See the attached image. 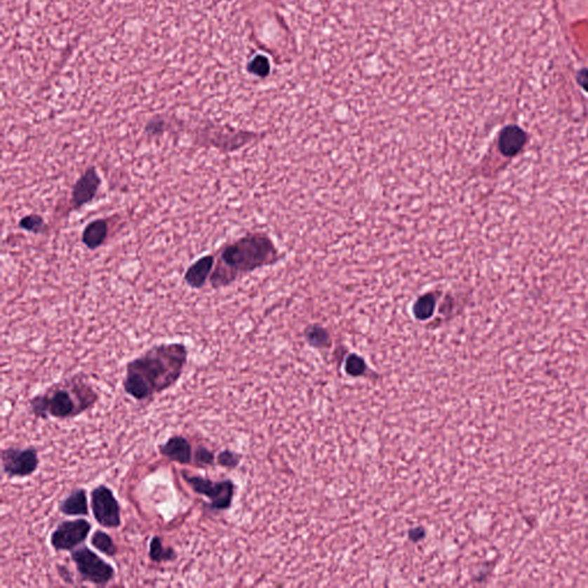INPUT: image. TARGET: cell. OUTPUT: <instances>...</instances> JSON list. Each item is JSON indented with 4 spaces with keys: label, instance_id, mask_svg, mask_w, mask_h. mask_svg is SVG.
<instances>
[{
    "label": "cell",
    "instance_id": "30bf717a",
    "mask_svg": "<svg viewBox=\"0 0 588 588\" xmlns=\"http://www.w3.org/2000/svg\"><path fill=\"white\" fill-rule=\"evenodd\" d=\"M159 452L169 461L187 465L193 462V449L190 441L183 436H173L159 446Z\"/></svg>",
    "mask_w": 588,
    "mask_h": 588
},
{
    "label": "cell",
    "instance_id": "277c9868",
    "mask_svg": "<svg viewBox=\"0 0 588 588\" xmlns=\"http://www.w3.org/2000/svg\"><path fill=\"white\" fill-rule=\"evenodd\" d=\"M183 479L196 494L209 500V509L213 512H225L230 509L234 502L236 486L230 479L212 481L199 474L182 472Z\"/></svg>",
    "mask_w": 588,
    "mask_h": 588
},
{
    "label": "cell",
    "instance_id": "2e32d148",
    "mask_svg": "<svg viewBox=\"0 0 588 588\" xmlns=\"http://www.w3.org/2000/svg\"><path fill=\"white\" fill-rule=\"evenodd\" d=\"M91 544L95 550H98L108 557L116 556L119 553V547L113 540V537L102 530H95L91 537Z\"/></svg>",
    "mask_w": 588,
    "mask_h": 588
},
{
    "label": "cell",
    "instance_id": "e0dca14e",
    "mask_svg": "<svg viewBox=\"0 0 588 588\" xmlns=\"http://www.w3.org/2000/svg\"><path fill=\"white\" fill-rule=\"evenodd\" d=\"M434 309H436V297L434 294L429 293L420 298L415 302L413 312L417 320L427 321L434 315Z\"/></svg>",
    "mask_w": 588,
    "mask_h": 588
},
{
    "label": "cell",
    "instance_id": "8992f818",
    "mask_svg": "<svg viewBox=\"0 0 588 588\" xmlns=\"http://www.w3.org/2000/svg\"><path fill=\"white\" fill-rule=\"evenodd\" d=\"M90 505L95 522L102 528H117L122 525L120 503L109 487L104 484L95 486L91 490Z\"/></svg>",
    "mask_w": 588,
    "mask_h": 588
},
{
    "label": "cell",
    "instance_id": "6da1fadb",
    "mask_svg": "<svg viewBox=\"0 0 588 588\" xmlns=\"http://www.w3.org/2000/svg\"><path fill=\"white\" fill-rule=\"evenodd\" d=\"M189 351L183 342L152 346L126 366L123 389L136 401H146L174 387L187 367Z\"/></svg>",
    "mask_w": 588,
    "mask_h": 588
},
{
    "label": "cell",
    "instance_id": "d4e9b609",
    "mask_svg": "<svg viewBox=\"0 0 588 588\" xmlns=\"http://www.w3.org/2000/svg\"><path fill=\"white\" fill-rule=\"evenodd\" d=\"M58 573L60 575V578L64 580L65 582L67 584H74L73 577H72V573H70L69 570L67 566H58Z\"/></svg>",
    "mask_w": 588,
    "mask_h": 588
},
{
    "label": "cell",
    "instance_id": "5b68a950",
    "mask_svg": "<svg viewBox=\"0 0 588 588\" xmlns=\"http://www.w3.org/2000/svg\"><path fill=\"white\" fill-rule=\"evenodd\" d=\"M70 559L76 566L77 573L82 582L95 586H106L116 575L114 566L102 560L98 554L84 544L72 550Z\"/></svg>",
    "mask_w": 588,
    "mask_h": 588
},
{
    "label": "cell",
    "instance_id": "ac0fdd59",
    "mask_svg": "<svg viewBox=\"0 0 588 588\" xmlns=\"http://www.w3.org/2000/svg\"><path fill=\"white\" fill-rule=\"evenodd\" d=\"M19 228L32 234H43L46 230V223L39 214H29L20 220Z\"/></svg>",
    "mask_w": 588,
    "mask_h": 588
},
{
    "label": "cell",
    "instance_id": "7c38bea8",
    "mask_svg": "<svg viewBox=\"0 0 588 588\" xmlns=\"http://www.w3.org/2000/svg\"><path fill=\"white\" fill-rule=\"evenodd\" d=\"M89 507L88 492L84 488H76L59 503V512L69 517H86L89 516Z\"/></svg>",
    "mask_w": 588,
    "mask_h": 588
},
{
    "label": "cell",
    "instance_id": "9a60e30c",
    "mask_svg": "<svg viewBox=\"0 0 588 588\" xmlns=\"http://www.w3.org/2000/svg\"><path fill=\"white\" fill-rule=\"evenodd\" d=\"M149 556L152 562L163 563L174 561L178 555L173 548L163 546L161 537L154 535L149 541Z\"/></svg>",
    "mask_w": 588,
    "mask_h": 588
},
{
    "label": "cell",
    "instance_id": "9c48e42d",
    "mask_svg": "<svg viewBox=\"0 0 588 588\" xmlns=\"http://www.w3.org/2000/svg\"><path fill=\"white\" fill-rule=\"evenodd\" d=\"M102 185V178L99 176L98 171L95 166L86 168L84 173L79 176V180L74 184L70 196V208L76 211L91 203L98 194Z\"/></svg>",
    "mask_w": 588,
    "mask_h": 588
},
{
    "label": "cell",
    "instance_id": "3957f363",
    "mask_svg": "<svg viewBox=\"0 0 588 588\" xmlns=\"http://www.w3.org/2000/svg\"><path fill=\"white\" fill-rule=\"evenodd\" d=\"M98 393L82 377H72L50 386L29 400V408L41 420H70L95 407Z\"/></svg>",
    "mask_w": 588,
    "mask_h": 588
},
{
    "label": "cell",
    "instance_id": "cb8c5ba5",
    "mask_svg": "<svg viewBox=\"0 0 588 588\" xmlns=\"http://www.w3.org/2000/svg\"><path fill=\"white\" fill-rule=\"evenodd\" d=\"M165 133V122L162 120L149 121V123L146 124L145 133L149 137H159L161 136L162 133Z\"/></svg>",
    "mask_w": 588,
    "mask_h": 588
},
{
    "label": "cell",
    "instance_id": "603a6c76",
    "mask_svg": "<svg viewBox=\"0 0 588 588\" xmlns=\"http://www.w3.org/2000/svg\"><path fill=\"white\" fill-rule=\"evenodd\" d=\"M248 70L254 75H258V76H267L270 73V65H269L268 59L263 55H256L248 66Z\"/></svg>",
    "mask_w": 588,
    "mask_h": 588
},
{
    "label": "cell",
    "instance_id": "ffe728a7",
    "mask_svg": "<svg viewBox=\"0 0 588 588\" xmlns=\"http://www.w3.org/2000/svg\"><path fill=\"white\" fill-rule=\"evenodd\" d=\"M193 462L200 468H209L216 465L215 453L205 446H199L193 453Z\"/></svg>",
    "mask_w": 588,
    "mask_h": 588
},
{
    "label": "cell",
    "instance_id": "44dd1931",
    "mask_svg": "<svg viewBox=\"0 0 588 588\" xmlns=\"http://www.w3.org/2000/svg\"><path fill=\"white\" fill-rule=\"evenodd\" d=\"M239 463H241V456L238 455L237 453L232 452L230 449H225L216 455V465H220L222 468L232 470V469L237 468Z\"/></svg>",
    "mask_w": 588,
    "mask_h": 588
},
{
    "label": "cell",
    "instance_id": "4fadbf2b",
    "mask_svg": "<svg viewBox=\"0 0 588 588\" xmlns=\"http://www.w3.org/2000/svg\"><path fill=\"white\" fill-rule=\"evenodd\" d=\"M108 237V222L105 218H97L86 225L82 232V243L86 248L98 250Z\"/></svg>",
    "mask_w": 588,
    "mask_h": 588
},
{
    "label": "cell",
    "instance_id": "52a82bcc",
    "mask_svg": "<svg viewBox=\"0 0 588 588\" xmlns=\"http://www.w3.org/2000/svg\"><path fill=\"white\" fill-rule=\"evenodd\" d=\"M39 450L35 447H7L1 450V467L7 477L26 478L39 468Z\"/></svg>",
    "mask_w": 588,
    "mask_h": 588
},
{
    "label": "cell",
    "instance_id": "ba28073f",
    "mask_svg": "<svg viewBox=\"0 0 588 588\" xmlns=\"http://www.w3.org/2000/svg\"><path fill=\"white\" fill-rule=\"evenodd\" d=\"M91 530L92 525L88 519L64 521L52 532L50 544L55 552H72L86 542Z\"/></svg>",
    "mask_w": 588,
    "mask_h": 588
},
{
    "label": "cell",
    "instance_id": "8fae6325",
    "mask_svg": "<svg viewBox=\"0 0 588 588\" xmlns=\"http://www.w3.org/2000/svg\"><path fill=\"white\" fill-rule=\"evenodd\" d=\"M215 263V256L212 254L199 258L184 274L185 284L193 290H199L205 286L207 279H211Z\"/></svg>",
    "mask_w": 588,
    "mask_h": 588
},
{
    "label": "cell",
    "instance_id": "7a4b0ae2",
    "mask_svg": "<svg viewBox=\"0 0 588 588\" xmlns=\"http://www.w3.org/2000/svg\"><path fill=\"white\" fill-rule=\"evenodd\" d=\"M277 259V250L266 234H247L223 247L211 275L214 288H227L241 276Z\"/></svg>",
    "mask_w": 588,
    "mask_h": 588
},
{
    "label": "cell",
    "instance_id": "7402d4cb",
    "mask_svg": "<svg viewBox=\"0 0 588 588\" xmlns=\"http://www.w3.org/2000/svg\"><path fill=\"white\" fill-rule=\"evenodd\" d=\"M345 370L349 376H361L366 371V362L359 355H349L347 360H346Z\"/></svg>",
    "mask_w": 588,
    "mask_h": 588
},
{
    "label": "cell",
    "instance_id": "5bb4252c",
    "mask_svg": "<svg viewBox=\"0 0 588 588\" xmlns=\"http://www.w3.org/2000/svg\"><path fill=\"white\" fill-rule=\"evenodd\" d=\"M525 133L522 128L508 126L501 131L499 137V149L505 155L512 156L524 147Z\"/></svg>",
    "mask_w": 588,
    "mask_h": 588
},
{
    "label": "cell",
    "instance_id": "d6986e66",
    "mask_svg": "<svg viewBox=\"0 0 588 588\" xmlns=\"http://www.w3.org/2000/svg\"><path fill=\"white\" fill-rule=\"evenodd\" d=\"M306 335L310 345L315 347H328L331 344L329 333L321 326H310L309 329L306 331Z\"/></svg>",
    "mask_w": 588,
    "mask_h": 588
},
{
    "label": "cell",
    "instance_id": "484cf974",
    "mask_svg": "<svg viewBox=\"0 0 588 588\" xmlns=\"http://www.w3.org/2000/svg\"><path fill=\"white\" fill-rule=\"evenodd\" d=\"M424 535H425V531L422 528H416L409 532V537L413 541L421 540L422 537H424Z\"/></svg>",
    "mask_w": 588,
    "mask_h": 588
}]
</instances>
